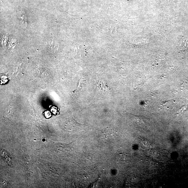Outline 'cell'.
Segmentation results:
<instances>
[{
    "label": "cell",
    "instance_id": "cell-3",
    "mask_svg": "<svg viewBox=\"0 0 188 188\" xmlns=\"http://www.w3.org/2000/svg\"><path fill=\"white\" fill-rule=\"evenodd\" d=\"M21 23L23 28H26L27 26V18L25 15H22L21 17Z\"/></svg>",
    "mask_w": 188,
    "mask_h": 188
},
{
    "label": "cell",
    "instance_id": "cell-2",
    "mask_svg": "<svg viewBox=\"0 0 188 188\" xmlns=\"http://www.w3.org/2000/svg\"><path fill=\"white\" fill-rule=\"evenodd\" d=\"M97 87L99 88L100 90L105 92L107 89L108 87L104 82L102 81H99L97 83Z\"/></svg>",
    "mask_w": 188,
    "mask_h": 188
},
{
    "label": "cell",
    "instance_id": "cell-6",
    "mask_svg": "<svg viewBox=\"0 0 188 188\" xmlns=\"http://www.w3.org/2000/svg\"><path fill=\"white\" fill-rule=\"evenodd\" d=\"M45 116L46 118H49L51 116V114L50 112L48 111H46L45 112Z\"/></svg>",
    "mask_w": 188,
    "mask_h": 188
},
{
    "label": "cell",
    "instance_id": "cell-5",
    "mask_svg": "<svg viewBox=\"0 0 188 188\" xmlns=\"http://www.w3.org/2000/svg\"><path fill=\"white\" fill-rule=\"evenodd\" d=\"M91 154L90 153H86L85 154V156L86 158H87V159H91L92 158Z\"/></svg>",
    "mask_w": 188,
    "mask_h": 188
},
{
    "label": "cell",
    "instance_id": "cell-4",
    "mask_svg": "<svg viewBox=\"0 0 188 188\" xmlns=\"http://www.w3.org/2000/svg\"><path fill=\"white\" fill-rule=\"evenodd\" d=\"M187 106H185L182 107L181 108L179 109L177 111V114L179 115L183 113L184 111L185 110L186 108H187Z\"/></svg>",
    "mask_w": 188,
    "mask_h": 188
},
{
    "label": "cell",
    "instance_id": "cell-1",
    "mask_svg": "<svg viewBox=\"0 0 188 188\" xmlns=\"http://www.w3.org/2000/svg\"><path fill=\"white\" fill-rule=\"evenodd\" d=\"M116 134V131L112 128H107L103 131V134L106 138H109Z\"/></svg>",
    "mask_w": 188,
    "mask_h": 188
}]
</instances>
